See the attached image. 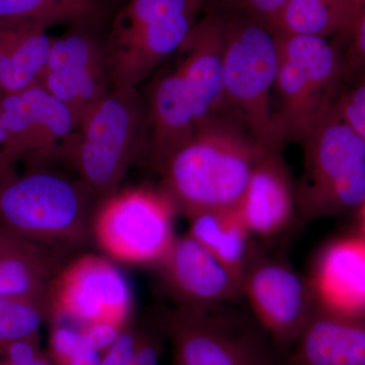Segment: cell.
<instances>
[{"label":"cell","mask_w":365,"mask_h":365,"mask_svg":"<svg viewBox=\"0 0 365 365\" xmlns=\"http://www.w3.org/2000/svg\"><path fill=\"white\" fill-rule=\"evenodd\" d=\"M287 1L288 0H207L204 7L206 11H241L269 25Z\"/></svg>","instance_id":"obj_29"},{"label":"cell","mask_w":365,"mask_h":365,"mask_svg":"<svg viewBox=\"0 0 365 365\" xmlns=\"http://www.w3.org/2000/svg\"><path fill=\"white\" fill-rule=\"evenodd\" d=\"M222 307H176L160 314L158 324L172 344V365H272L251 327Z\"/></svg>","instance_id":"obj_8"},{"label":"cell","mask_w":365,"mask_h":365,"mask_svg":"<svg viewBox=\"0 0 365 365\" xmlns=\"http://www.w3.org/2000/svg\"><path fill=\"white\" fill-rule=\"evenodd\" d=\"M102 16L71 24L66 33L53 38L49 61L40 83L73 113L78 125L111 90L106 41L97 32Z\"/></svg>","instance_id":"obj_12"},{"label":"cell","mask_w":365,"mask_h":365,"mask_svg":"<svg viewBox=\"0 0 365 365\" xmlns=\"http://www.w3.org/2000/svg\"><path fill=\"white\" fill-rule=\"evenodd\" d=\"M178 209L165 190L140 187L104 199L91 222L98 246L125 263L158 264L174 245Z\"/></svg>","instance_id":"obj_7"},{"label":"cell","mask_w":365,"mask_h":365,"mask_svg":"<svg viewBox=\"0 0 365 365\" xmlns=\"http://www.w3.org/2000/svg\"><path fill=\"white\" fill-rule=\"evenodd\" d=\"M307 278L322 311L365 319L364 235H345L327 245Z\"/></svg>","instance_id":"obj_15"},{"label":"cell","mask_w":365,"mask_h":365,"mask_svg":"<svg viewBox=\"0 0 365 365\" xmlns=\"http://www.w3.org/2000/svg\"><path fill=\"white\" fill-rule=\"evenodd\" d=\"M0 365H24V364H9V362L4 361V360L1 359V357H0Z\"/></svg>","instance_id":"obj_37"},{"label":"cell","mask_w":365,"mask_h":365,"mask_svg":"<svg viewBox=\"0 0 365 365\" xmlns=\"http://www.w3.org/2000/svg\"><path fill=\"white\" fill-rule=\"evenodd\" d=\"M56 251L4 230L0 240V297H46L59 271Z\"/></svg>","instance_id":"obj_20"},{"label":"cell","mask_w":365,"mask_h":365,"mask_svg":"<svg viewBox=\"0 0 365 365\" xmlns=\"http://www.w3.org/2000/svg\"><path fill=\"white\" fill-rule=\"evenodd\" d=\"M242 297L259 327L282 347H294L318 309L309 278L257 244L242 275Z\"/></svg>","instance_id":"obj_9"},{"label":"cell","mask_w":365,"mask_h":365,"mask_svg":"<svg viewBox=\"0 0 365 365\" xmlns=\"http://www.w3.org/2000/svg\"><path fill=\"white\" fill-rule=\"evenodd\" d=\"M198 0H128L117 14L110 33H122L187 13L199 14Z\"/></svg>","instance_id":"obj_25"},{"label":"cell","mask_w":365,"mask_h":365,"mask_svg":"<svg viewBox=\"0 0 365 365\" xmlns=\"http://www.w3.org/2000/svg\"><path fill=\"white\" fill-rule=\"evenodd\" d=\"M344 4L346 14H347L348 29L345 39L351 32L353 26L359 20L360 14L365 9V0H342Z\"/></svg>","instance_id":"obj_35"},{"label":"cell","mask_w":365,"mask_h":365,"mask_svg":"<svg viewBox=\"0 0 365 365\" xmlns=\"http://www.w3.org/2000/svg\"><path fill=\"white\" fill-rule=\"evenodd\" d=\"M100 0H0V29L52 26L104 16Z\"/></svg>","instance_id":"obj_22"},{"label":"cell","mask_w":365,"mask_h":365,"mask_svg":"<svg viewBox=\"0 0 365 365\" xmlns=\"http://www.w3.org/2000/svg\"><path fill=\"white\" fill-rule=\"evenodd\" d=\"M4 230H6V227L0 225V240H1L2 235L4 234Z\"/></svg>","instance_id":"obj_38"},{"label":"cell","mask_w":365,"mask_h":365,"mask_svg":"<svg viewBox=\"0 0 365 365\" xmlns=\"http://www.w3.org/2000/svg\"><path fill=\"white\" fill-rule=\"evenodd\" d=\"M126 326L114 322L102 321L81 327V329L88 345L104 354L116 342Z\"/></svg>","instance_id":"obj_31"},{"label":"cell","mask_w":365,"mask_h":365,"mask_svg":"<svg viewBox=\"0 0 365 365\" xmlns=\"http://www.w3.org/2000/svg\"><path fill=\"white\" fill-rule=\"evenodd\" d=\"M145 151L155 170L195 134V104L177 66L158 74L148 86Z\"/></svg>","instance_id":"obj_18"},{"label":"cell","mask_w":365,"mask_h":365,"mask_svg":"<svg viewBox=\"0 0 365 365\" xmlns=\"http://www.w3.org/2000/svg\"><path fill=\"white\" fill-rule=\"evenodd\" d=\"M268 26L277 36L345 38L347 14L342 0H288Z\"/></svg>","instance_id":"obj_23"},{"label":"cell","mask_w":365,"mask_h":365,"mask_svg":"<svg viewBox=\"0 0 365 365\" xmlns=\"http://www.w3.org/2000/svg\"><path fill=\"white\" fill-rule=\"evenodd\" d=\"M85 347L86 343L81 327H72L64 323L53 324L49 340V356L55 365H63L76 352Z\"/></svg>","instance_id":"obj_28"},{"label":"cell","mask_w":365,"mask_h":365,"mask_svg":"<svg viewBox=\"0 0 365 365\" xmlns=\"http://www.w3.org/2000/svg\"><path fill=\"white\" fill-rule=\"evenodd\" d=\"M289 365H365V319L318 307L292 347Z\"/></svg>","instance_id":"obj_19"},{"label":"cell","mask_w":365,"mask_h":365,"mask_svg":"<svg viewBox=\"0 0 365 365\" xmlns=\"http://www.w3.org/2000/svg\"><path fill=\"white\" fill-rule=\"evenodd\" d=\"M239 210L259 239L282 234L299 218L297 186L281 150H267L258 158Z\"/></svg>","instance_id":"obj_16"},{"label":"cell","mask_w":365,"mask_h":365,"mask_svg":"<svg viewBox=\"0 0 365 365\" xmlns=\"http://www.w3.org/2000/svg\"><path fill=\"white\" fill-rule=\"evenodd\" d=\"M146 141L145 98L137 88H111L83 118L63 160L91 195L105 199L119 190Z\"/></svg>","instance_id":"obj_3"},{"label":"cell","mask_w":365,"mask_h":365,"mask_svg":"<svg viewBox=\"0 0 365 365\" xmlns=\"http://www.w3.org/2000/svg\"><path fill=\"white\" fill-rule=\"evenodd\" d=\"M300 145L304 167L297 185L299 220L357 213L365 202V144L336 103Z\"/></svg>","instance_id":"obj_5"},{"label":"cell","mask_w":365,"mask_h":365,"mask_svg":"<svg viewBox=\"0 0 365 365\" xmlns=\"http://www.w3.org/2000/svg\"><path fill=\"white\" fill-rule=\"evenodd\" d=\"M198 14H179L135 30L110 33L106 41V60L111 88H137L178 52Z\"/></svg>","instance_id":"obj_14"},{"label":"cell","mask_w":365,"mask_h":365,"mask_svg":"<svg viewBox=\"0 0 365 365\" xmlns=\"http://www.w3.org/2000/svg\"><path fill=\"white\" fill-rule=\"evenodd\" d=\"M103 354L91 347H85L76 352L63 365H100Z\"/></svg>","instance_id":"obj_34"},{"label":"cell","mask_w":365,"mask_h":365,"mask_svg":"<svg viewBox=\"0 0 365 365\" xmlns=\"http://www.w3.org/2000/svg\"><path fill=\"white\" fill-rule=\"evenodd\" d=\"M14 165L16 163L9 157L6 130L2 120L1 107H0V179L14 172Z\"/></svg>","instance_id":"obj_33"},{"label":"cell","mask_w":365,"mask_h":365,"mask_svg":"<svg viewBox=\"0 0 365 365\" xmlns=\"http://www.w3.org/2000/svg\"><path fill=\"white\" fill-rule=\"evenodd\" d=\"M52 324H129L132 297L123 274L107 259L86 255L54 276L48 289Z\"/></svg>","instance_id":"obj_10"},{"label":"cell","mask_w":365,"mask_h":365,"mask_svg":"<svg viewBox=\"0 0 365 365\" xmlns=\"http://www.w3.org/2000/svg\"><path fill=\"white\" fill-rule=\"evenodd\" d=\"M163 287L176 307L212 309L242 297V280L189 234L177 237L160 264Z\"/></svg>","instance_id":"obj_13"},{"label":"cell","mask_w":365,"mask_h":365,"mask_svg":"<svg viewBox=\"0 0 365 365\" xmlns=\"http://www.w3.org/2000/svg\"><path fill=\"white\" fill-rule=\"evenodd\" d=\"M138 328L127 325L112 347L103 354L100 365H130L135 349Z\"/></svg>","instance_id":"obj_32"},{"label":"cell","mask_w":365,"mask_h":365,"mask_svg":"<svg viewBox=\"0 0 365 365\" xmlns=\"http://www.w3.org/2000/svg\"><path fill=\"white\" fill-rule=\"evenodd\" d=\"M276 37L279 56L276 113L287 140L302 144L342 91V53L325 38Z\"/></svg>","instance_id":"obj_6"},{"label":"cell","mask_w":365,"mask_h":365,"mask_svg":"<svg viewBox=\"0 0 365 365\" xmlns=\"http://www.w3.org/2000/svg\"><path fill=\"white\" fill-rule=\"evenodd\" d=\"M189 220L188 234L242 280L255 242L239 206L204 211Z\"/></svg>","instance_id":"obj_21"},{"label":"cell","mask_w":365,"mask_h":365,"mask_svg":"<svg viewBox=\"0 0 365 365\" xmlns=\"http://www.w3.org/2000/svg\"><path fill=\"white\" fill-rule=\"evenodd\" d=\"M357 215H359L360 227H361V232L365 237V202L362 204L361 207L357 211Z\"/></svg>","instance_id":"obj_36"},{"label":"cell","mask_w":365,"mask_h":365,"mask_svg":"<svg viewBox=\"0 0 365 365\" xmlns=\"http://www.w3.org/2000/svg\"><path fill=\"white\" fill-rule=\"evenodd\" d=\"M91 197L81 180L45 169L14 170L0 179V225L54 251L81 246L90 234Z\"/></svg>","instance_id":"obj_4"},{"label":"cell","mask_w":365,"mask_h":365,"mask_svg":"<svg viewBox=\"0 0 365 365\" xmlns=\"http://www.w3.org/2000/svg\"><path fill=\"white\" fill-rule=\"evenodd\" d=\"M336 108L343 120L365 144V76L341 91Z\"/></svg>","instance_id":"obj_27"},{"label":"cell","mask_w":365,"mask_h":365,"mask_svg":"<svg viewBox=\"0 0 365 365\" xmlns=\"http://www.w3.org/2000/svg\"><path fill=\"white\" fill-rule=\"evenodd\" d=\"M342 54L343 83H353L365 76V9L353 26Z\"/></svg>","instance_id":"obj_26"},{"label":"cell","mask_w":365,"mask_h":365,"mask_svg":"<svg viewBox=\"0 0 365 365\" xmlns=\"http://www.w3.org/2000/svg\"><path fill=\"white\" fill-rule=\"evenodd\" d=\"M100 1H102L103 4H105V6H107V4H106V1H107V0H100Z\"/></svg>","instance_id":"obj_40"},{"label":"cell","mask_w":365,"mask_h":365,"mask_svg":"<svg viewBox=\"0 0 365 365\" xmlns=\"http://www.w3.org/2000/svg\"><path fill=\"white\" fill-rule=\"evenodd\" d=\"M9 157L30 170L63 160L78 130L73 113L42 83L0 97Z\"/></svg>","instance_id":"obj_11"},{"label":"cell","mask_w":365,"mask_h":365,"mask_svg":"<svg viewBox=\"0 0 365 365\" xmlns=\"http://www.w3.org/2000/svg\"><path fill=\"white\" fill-rule=\"evenodd\" d=\"M199 4L204 7L205 6L206 2H207V0H198Z\"/></svg>","instance_id":"obj_39"},{"label":"cell","mask_w":365,"mask_h":365,"mask_svg":"<svg viewBox=\"0 0 365 365\" xmlns=\"http://www.w3.org/2000/svg\"><path fill=\"white\" fill-rule=\"evenodd\" d=\"M165 334L157 327H140L130 365H158L162 356Z\"/></svg>","instance_id":"obj_30"},{"label":"cell","mask_w":365,"mask_h":365,"mask_svg":"<svg viewBox=\"0 0 365 365\" xmlns=\"http://www.w3.org/2000/svg\"><path fill=\"white\" fill-rule=\"evenodd\" d=\"M262 145L232 115L199 125L189 141L162 165L163 190L187 218L215 209L237 207Z\"/></svg>","instance_id":"obj_1"},{"label":"cell","mask_w":365,"mask_h":365,"mask_svg":"<svg viewBox=\"0 0 365 365\" xmlns=\"http://www.w3.org/2000/svg\"><path fill=\"white\" fill-rule=\"evenodd\" d=\"M225 38V113L244 125L262 145L281 150L287 141L274 108L278 42L267 24L235 11H215Z\"/></svg>","instance_id":"obj_2"},{"label":"cell","mask_w":365,"mask_h":365,"mask_svg":"<svg viewBox=\"0 0 365 365\" xmlns=\"http://www.w3.org/2000/svg\"><path fill=\"white\" fill-rule=\"evenodd\" d=\"M177 53L182 58L176 66L193 98L199 123L225 114L222 83L225 38L218 14L206 11Z\"/></svg>","instance_id":"obj_17"},{"label":"cell","mask_w":365,"mask_h":365,"mask_svg":"<svg viewBox=\"0 0 365 365\" xmlns=\"http://www.w3.org/2000/svg\"><path fill=\"white\" fill-rule=\"evenodd\" d=\"M50 318L46 297H0V346L39 336Z\"/></svg>","instance_id":"obj_24"}]
</instances>
